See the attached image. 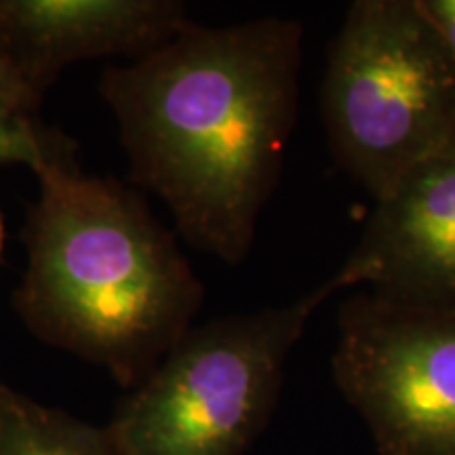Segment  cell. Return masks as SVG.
Listing matches in <instances>:
<instances>
[{
	"label": "cell",
	"mask_w": 455,
	"mask_h": 455,
	"mask_svg": "<svg viewBox=\"0 0 455 455\" xmlns=\"http://www.w3.org/2000/svg\"><path fill=\"white\" fill-rule=\"evenodd\" d=\"M301 61L304 26L295 20L188 21L101 76L131 184L161 198L175 235L224 264L247 259L281 181Z\"/></svg>",
	"instance_id": "1"
},
{
	"label": "cell",
	"mask_w": 455,
	"mask_h": 455,
	"mask_svg": "<svg viewBox=\"0 0 455 455\" xmlns=\"http://www.w3.org/2000/svg\"><path fill=\"white\" fill-rule=\"evenodd\" d=\"M13 308L34 338L135 388L195 327L204 287L138 188L70 161L36 173Z\"/></svg>",
	"instance_id": "2"
},
{
	"label": "cell",
	"mask_w": 455,
	"mask_h": 455,
	"mask_svg": "<svg viewBox=\"0 0 455 455\" xmlns=\"http://www.w3.org/2000/svg\"><path fill=\"white\" fill-rule=\"evenodd\" d=\"M321 114L373 201L455 133V66L415 0H356L329 47Z\"/></svg>",
	"instance_id": "3"
},
{
	"label": "cell",
	"mask_w": 455,
	"mask_h": 455,
	"mask_svg": "<svg viewBox=\"0 0 455 455\" xmlns=\"http://www.w3.org/2000/svg\"><path fill=\"white\" fill-rule=\"evenodd\" d=\"M321 284L283 306L195 325L131 388L110 424L121 455H241L268 422L287 358L321 304Z\"/></svg>",
	"instance_id": "4"
},
{
	"label": "cell",
	"mask_w": 455,
	"mask_h": 455,
	"mask_svg": "<svg viewBox=\"0 0 455 455\" xmlns=\"http://www.w3.org/2000/svg\"><path fill=\"white\" fill-rule=\"evenodd\" d=\"M331 365L379 455H455V312L358 291L339 308Z\"/></svg>",
	"instance_id": "5"
},
{
	"label": "cell",
	"mask_w": 455,
	"mask_h": 455,
	"mask_svg": "<svg viewBox=\"0 0 455 455\" xmlns=\"http://www.w3.org/2000/svg\"><path fill=\"white\" fill-rule=\"evenodd\" d=\"M323 284L455 312V133L375 201L356 247Z\"/></svg>",
	"instance_id": "6"
},
{
	"label": "cell",
	"mask_w": 455,
	"mask_h": 455,
	"mask_svg": "<svg viewBox=\"0 0 455 455\" xmlns=\"http://www.w3.org/2000/svg\"><path fill=\"white\" fill-rule=\"evenodd\" d=\"M188 21L178 0H0V53L43 100L64 68L140 60Z\"/></svg>",
	"instance_id": "7"
},
{
	"label": "cell",
	"mask_w": 455,
	"mask_h": 455,
	"mask_svg": "<svg viewBox=\"0 0 455 455\" xmlns=\"http://www.w3.org/2000/svg\"><path fill=\"white\" fill-rule=\"evenodd\" d=\"M0 455H121L108 428L41 405L0 382Z\"/></svg>",
	"instance_id": "8"
},
{
	"label": "cell",
	"mask_w": 455,
	"mask_h": 455,
	"mask_svg": "<svg viewBox=\"0 0 455 455\" xmlns=\"http://www.w3.org/2000/svg\"><path fill=\"white\" fill-rule=\"evenodd\" d=\"M76 158V144L38 121V114L0 95V164H24L34 175L49 164Z\"/></svg>",
	"instance_id": "9"
},
{
	"label": "cell",
	"mask_w": 455,
	"mask_h": 455,
	"mask_svg": "<svg viewBox=\"0 0 455 455\" xmlns=\"http://www.w3.org/2000/svg\"><path fill=\"white\" fill-rule=\"evenodd\" d=\"M455 66V0H415Z\"/></svg>",
	"instance_id": "10"
},
{
	"label": "cell",
	"mask_w": 455,
	"mask_h": 455,
	"mask_svg": "<svg viewBox=\"0 0 455 455\" xmlns=\"http://www.w3.org/2000/svg\"><path fill=\"white\" fill-rule=\"evenodd\" d=\"M0 95L32 114H38L41 110L43 100L28 87L24 78L15 72V68L4 60L3 53H0Z\"/></svg>",
	"instance_id": "11"
},
{
	"label": "cell",
	"mask_w": 455,
	"mask_h": 455,
	"mask_svg": "<svg viewBox=\"0 0 455 455\" xmlns=\"http://www.w3.org/2000/svg\"><path fill=\"white\" fill-rule=\"evenodd\" d=\"M4 236H7V228H4V218L0 212V261H3V249H4Z\"/></svg>",
	"instance_id": "12"
}]
</instances>
